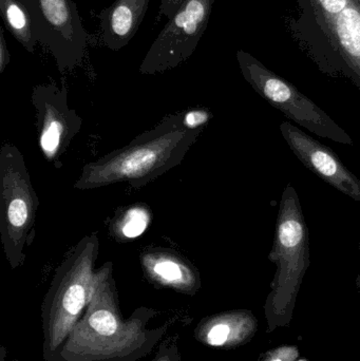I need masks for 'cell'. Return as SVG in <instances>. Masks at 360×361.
Instances as JSON below:
<instances>
[{
    "label": "cell",
    "mask_w": 360,
    "mask_h": 361,
    "mask_svg": "<svg viewBox=\"0 0 360 361\" xmlns=\"http://www.w3.org/2000/svg\"><path fill=\"white\" fill-rule=\"evenodd\" d=\"M201 130L187 128L182 116L171 114L125 147L85 165L74 188L91 190L118 183L142 188L179 166Z\"/></svg>",
    "instance_id": "6da1fadb"
},
{
    "label": "cell",
    "mask_w": 360,
    "mask_h": 361,
    "mask_svg": "<svg viewBox=\"0 0 360 361\" xmlns=\"http://www.w3.org/2000/svg\"><path fill=\"white\" fill-rule=\"evenodd\" d=\"M99 252V238L91 233L80 240L57 267L44 307L46 345L51 351L63 343L90 302Z\"/></svg>",
    "instance_id": "7a4b0ae2"
},
{
    "label": "cell",
    "mask_w": 360,
    "mask_h": 361,
    "mask_svg": "<svg viewBox=\"0 0 360 361\" xmlns=\"http://www.w3.org/2000/svg\"><path fill=\"white\" fill-rule=\"evenodd\" d=\"M39 201L25 158L11 143L0 149V240L11 267H20L35 239Z\"/></svg>",
    "instance_id": "3957f363"
},
{
    "label": "cell",
    "mask_w": 360,
    "mask_h": 361,
    "mask_svg": "<svg viewBox=\"0 0 360 361\" xmlns=\"http://www.w3.org/2000/svg\"><path fill=\"white\" fill-rule=\"evenodd\" d=\"M237 61L247 82L273 107L321 137L352 145L350 135L293 84L244 50L237 51Z\"/></svg>",
    "instance_id": "277c9868"
},
{
    "label": "cell",
    "mask_w": 360,
    "mask_h": 361,
    "mask_svg": "<svg viewBox=\"0 0 360 361\" xmlns=\"http://www.w3.org/2000/svg\"><path fill=\"white\" fill-rule=\"evenodd\" d=\"M29 11L38 44L52 54L63 73L82 65L88 44L74 0H20Z\"/></svg>",
    "instance_id": "5b68a950"
},
{
    "label": "cell",
    "mask_w": 360,
    "mask_h": 361,
    "mask_svg": "<svg viewBox=\"0 0 360 361\" xmlns=\"http://www.w3.org/2000/svg\"><path fill=\"white\" fill-rule=\"evenodd\" d=\"M216 0H187L169 19L142 61L145 75L163 73L190 59L209 25Z\"/></svg>",
    "instance_id": "8992f818"
},
{
    "label": "cell",
    "mask_w": 360,
    "mask_h": 361,
    "mask_svg": "<svg viewBox=\"0 0 360 361\" xmlns=\"http://www.w3.org/2000/svg\"><path fill=\"white\" fill-rule=\"evenodd\" d=\"M32 103L40 150L50 164L59 169L61 159L82 128V118L70 108L65 82L61 87L55 82L34 87Z\"/></svg>",
    "instance_id": "52a82bcc"
},
{
    "label": "cell",
    "mask_w": 360,
    "mask_h": 361,
    "mask_svg": "<svg viewBox=\"0 0 360 361\" xmlns=\"http://www.w3.org/2000/svg\"><path fill=\"white\" fill-rule=\"evenodd\" d=\"M280 130L294 154L311 171L334 188L360 202V180L331 149L290 123H283Z\"/></svg>",
    "instance_id": "ba28073f"
},
{
    "label": "cell",
    "mask_w": 360,
    "mask_h": 361,
    "mask_svg": "<svg viewBox=\"0 0 360 361\" xmlns=\"http://www.w3.org/2000/svg\"><path fill=\"white\" fill-rule=\"evenodd\" d=\"M150 0H116L97 15L103 42L120 51L130 42L143 23Z\"/></svg>",
    "instance_id": "9c48e42d"
},
{
    "label": "cell",
    "mask_w": 360,
    "mask_h": 361,
    "mask_svg": "<svg viewBox=\"0 0 360 361\" xmlns=\"http://www.w3.org/2000/svg\"><path fill=\"white\" fill-rule=\"evenodd\" d=\"M321 42L360 80V0H349Z\"/></svg>",
    "instance_id": "30bf717a"
},
{
    "label": "cell",
    "mask_w": 360,
    "mask_h": 361,
    "mask_svg": "<svg viewBox=\"0 0 360 361\" xmlns=\"http://www.w3.org/2000/svg\"><path fill=\"white\" fill-rule=\"evenodd\" d=\"M142 267L156 281L181 290H192L198 273L185 258L169 248H149L141 255Z\"/></svg>",
    "instance_id": "8fae6325"
},
{
    "label": "cell",
    "mask_w": 360,
    "mask_h": 361,
    "mask_svg": "<svg viewBox=\"0 0 360 361\" xmlns=\"http://www.w3.org/2000/svg\"><path fill=\"white\" fill-rule=\"evenodd\" d=\"M302 17L295 21L298 30L314 33L323 40L340 13L348 6L349 0H297ZM308 33V34H309Z\"/></svg>",
    "instance_id": "7c38bea8"
},
{
    "label": "cell",
    "mask_w": 360,
    "mask_h": 361,
    "mask_svg": "<svg viewBox=\"0 0 360 361\" xmlns=\"http://www.w3.org/2000/svg\"><path fill=\"white\" fill-rule=\"evenodd\" d=\"M0 11L6 30L27 52L34 53L38 42L25 4L20 0H0Z\"/></svg>",
    "instance_id": "4fadbf2b"
},
{
    "label": "cell",
    "mask_w": 360,
    "mask_h": 361,
    "mask_svg": "<svg viewBox=\"0 0 360 361\" xmlns=\"http://www.w3.org/2000/svg\"><path fill=\"white\" fill-rule=\"evenodd\" d=\"M150 220L151 214L145 206H132L114 223V233L118 239H135L146 231Z\"/></svg>",
    "instance_id": "5bb4252c"
},
{
    "label": "cell",
    "mask_w": 360,
    "mask_h": 361,
    "mask_svg": "<svg viewBox=\"0 0 360 361\" xmlns=\"http://www.w3.org/2000/svg\"><path fill=\"white\" fill-rule=\"evenodd\" d=\"M211 114L202 109L192 110L182 116L184 126L190 129H202V126L209 123Z\"/></svg>",
    "instance_id": "9a60e30c"
},
{
    "label": "cell",
    "mask_w": 360,
    "mask_h": 361,
    "mask_svg": "<svg viewBox=\"0 0 360 361\" xmlns=\"http://www.w3.org/2000/svg\"><path fill=\"white\" fill-rule=\"evenodd\" d=\"M230 333V326L224 324H217L209 331V335H207V341L209 345H215V347L223 345L228 341Z\"/></svg>",
    "instance_id": "2e32d148"
},
{
    "label": "cell",
    "mask_w": 360,
    "mask_h": 361,
    "mask_svg": "<svg viewBox=\"0 0 360 361\" xmlns=\"http://www.w3.org/2000/svg\"><path fill=\"white\" fill-rule=\"evenodd\" d=\"M187 0H160V8H159V18L161 16L173 18L178 11L183 6Z\"/></svg>",
    "instance_id": "e0dca14e"
},
{
    "label": "cell",
    "mask_w": 360,
    "mask_h": 361,
    "mask_svg": "<svg viewBox=\"0 0 360 361\" xmlns=\"http://www.w3.org/2000/svg\"><path fill=\"white\" fill-rule=\"evenodd\" d=\"M10 52L4 37V30L0 29V73H4L10 63Z\"/></svg>",
    "instance_id": "ac0fdd59"
},
{
    "label": "cell",
    "mask_w": 360,
    "mask_h": 361,
    "mask_svg": "<svg viewBox=\"0 0 360 361\" xmlns=\"http://www.w3.org/2000/svg\"><path fill=\"white\" fill-rule=\"evenodd\" d=\"M272 361H280V360H272Z\"/></svg>",
    "instance_id": "d6986e66"
}]
</instances>
